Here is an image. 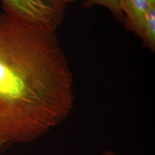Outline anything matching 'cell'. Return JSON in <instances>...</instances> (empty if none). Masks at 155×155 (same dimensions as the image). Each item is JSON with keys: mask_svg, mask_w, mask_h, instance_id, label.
Returning a JSON list of instances; mask_svg holds the SVG:
<instances>
[{"mask_svg": "<svg viewBox=\"0 0 155 155\" xmlns=\"http://www.w3.org/2000/svg\"><path fill=\"white\" fill-rule=\"evenodd\" d=\"M72 86L56 30L0 12V150L63 122L73 107Z\"/></svg>", "mask_w": 155, "mask_h": 155, "instance_id": "cell-1", "label": "cell"}, {"mask_svg": "<svg viewBox=\"0 0 155 155\" xmlns=\"http://www.w3.org/2000/svg\"><path fill=\"white\" fill-rule=\"evenodd\" d=\"M4 11L24 21L56 30L63 22V0H1Z\"/></svg>", "mask_w": 155, "mask_h": 155, "instance_id": "cell-2", "label": "cell"}, {"mask_svg": "<svg viewBox=\"0 0 155 155\" xmlns=\"http://www.w3.org/2000/svg\"><path fill=\"white\" fill-rule=\"evenodd\" d=\"M125 28L141 37L145 16L150 6L148 0H120Z\"/></svg>", "mask_w": 155, "mask_h": 155, "instance_id": "cell-3", "label": "cell"}, {"mask_svg": "<svg viewBox=\"0 0 155 155\" xmlns=\"http://www.w3.org/2000/svg\"><path fill=\"white\" fill-rule=\"evenodd\" d=\"M144 48L155 52V4H150L147 12L142 34L140 37Z\"/></svg>", "mask_w": 155, "mask_h": 155, "instance_id": "cell-4", "label": "cell"}, {"mask_svg": "<svg viewBox=\"0 0 155 155\" xmlns=\"http://www.w3.org/2000/svg\"><path fill=\"white\" fill-rule=\"evenodd\" d=\"M82 5L84 9L94 5L104 6L108 9L116 18L124 20V15L120 0H86L83 1Z\"/></svg>", "mask_w": 155, "mask_h": 155, "instance_id": "cell-5", "label": "cell"}, {"mask_svg": "<svg viewBox=\"0 0 155 155\" xmlns=\"http://www.w3.org/2000/svg\"><path fill=\"white\" fill-rule=\"evenodd\" d=\"M102 155H117L116 153H114V152H112V151H110V150H106L105 151L104 153H103V154Z\"/></svg>", "mask_w": 155, "mask_h": 155, "instance_id": "cell-6", "label": "cell"}, {"mask_svg": "<svg viewBox=\"0 0 155 155\" xmlns=\"http://www.w3.org/2000/svg\"><path fill=\"white\" fill-rule=\"evenodd\" d=\"M63 1H64V2L66 4H70V3H72V2H75L76 0H63Z\"/></svg>", "mask_w": 155, "mask_h": 155, "instance_id": "cell-7", "label": "cell"}, {"mask_svg": "<svg viewBox=\"0 0 155 155\" xmlns=\"http://www.w3.org/2000/svg\"><path fill=\"white\" fill-rule=\"evenodd\" d=\"M150 4H155V0H148Z\"/></svg>", "mask_w": 155, "mask_h": 155, "instance_id": "cell-8", "label": "cell"}]
</instances>
